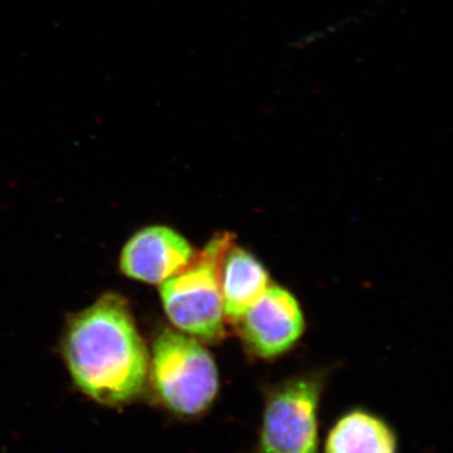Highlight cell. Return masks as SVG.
<instances>
[{"label":"cell","mask_w":453,"mask_h":453,"mask_svg":"<svg viewBox=\"0 0 453 453\" xmlns=\"http://www.w3.org/2000/svg\"><path fill=\"white\" fill-rule=\"evenodd\" d=\"M234 238L228 232L214 235L186 268L160 286L169 320L199 342H217L226 336L219 270Z\"/></svg>","instance_id":"cell-3"},{"label":"cell","mask_w":453,"mask_h":453,"mask_svg":"<svg viewBox=\"0 0 453 453\" xmlns=\"http://www.w3.org/2000/svg\"><path fill=\"white\" fill-rule=\"evenodd\" d=\"M62 354L77 388L98 404L133 403L148 386L150 357L119 295H104L71 319Z\"/></svg>","instance_id":"cell-1"},{"label":"cell","mask_w":453,"mask_h":453,"mask_svg":"<svg viewBox=\"0 0 453 453\" xmlns=\"http://www.w3.org/2000/svg\"><path fill=\"white\" fill-rule=\"evenodd\" d=\"M327 374L300 372L265 392L253 453H320L321 401Z\"/></svg>","instance_id":"cell-4"},{"label":"cell","mask_w":453,"mask_h":453,"mask_svg":"<svg viewBox=\"0 0 453 453\" xmlns=\"http://www.w3.org/2000/svg\"><path fill=\"white\" fill-rule=\"evenodd\" d=\"M192 244L175 229L150 226L136 232L122 249L120 268L125 276L145 283H163L195 258Z\"/></svg>","instance_id":"cell-6"},{"label":"cell","mask_w":453,"mask_h":453,"mask_svg":"<svg viewBox=\"0 0 453 453\" xmlns=\"http://www.w3.org/2000/svg\"><path fill=\"white\" fill-rule=\"evenodd\" d=\"M219 285L226 321L235 325L270 288L271 277L255 255L232 243L220 264Z\"/></svg>","instance_id":"cell-7"},{"label":"cell","mask_w":453,"mask_h":453,"mask_svg":"<svg viewBox=\"0 0 453 453\" xmlns=\"http://www.w3.org/2000/svg\"><path fill=\"white\" fill-rule=\"evenodd\" d=\"M235 326L253 357L270 360L296 345L305 330V318L296 297L285 288L271 283Z\"/></svg>","instance_id":"cell-5"},{"label":"cell","mask_w":453,"mask_h":453,"mask_svg":"<svg viewBox=\"0 0 453 453\" xmlns=\"http://www.w3.org/2000/svg\"><path fill=\"white\" fill-rule=\"evenodd\" d=\"M395 428L380 414L351 408L340 414L325 436L323 453H399Z\"/></svg>","instance_id":"cell-8"},{"label":"cell","mask_w":453,"mask_h":453,"mask_svg":"<svg viewBox=\"0 0 453 453\" xmlns=\"http://www.w3.org/2000/svg\"><path fill=\"white\" fill-rule=\"evenodd\" d=\"M149 380L157 403L179 421H199L220 392L219 366L199 340L164 329L154 340Z\"/></svg>","instance_id":"cell-2"}]
</instances>
